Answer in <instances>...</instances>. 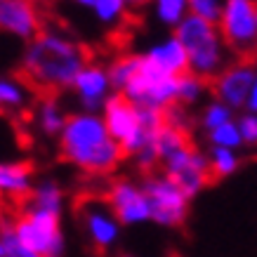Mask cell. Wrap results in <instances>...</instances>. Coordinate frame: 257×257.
Masks as SVG:
<instances>
[{
  "mask_svg": "<svg viewBox=\"0 0 257 257\" xmlns=\"http://www.w3.org/2000/svg\"><path fill=\"white\" fill-rule=\"evenodd\" d=\"M85 64V47L66 33L47 29L26 45L22 69L33 85L43 90H64L73 85Z\"/></svg>",
  "mask_w": 257,
  "mask_h": 257,
  "instance_id": "cell-1",
  "label": "cell"
},
{
  "mask_svg": "<svg viewBox=\"0 0 257 257\" xmlns=\"http://www.w3.org/2000/svg\"><path fill=\"white\" fill-rule=\"evenodd\" d=\"M59 151L71 165L87 175H109L125 158L123 149L109 135L99 113L85 111L66 118L59 135Z\"/></svg>",
  "mask_w": 257,
  "mask_h": 257,
  "instance_id": "cell-2",
  "label": "cell"
},
{
  "mask_svg": "<svg viewBox=\"0 0 257 257\" xmlns=\"http://www.w3.org/2000/svg\"><path fill=\"white\" fill-rule=\"evenodd\" d=\"M172 36L182 43L184 52H187L189 73H194L203 80H212L226 66L229 47H226L217 26L203 22L194 15H187Z\"/></svg>",
  "mask_w": 257,
  "mask_h": 257,
  "instance_id": "cell-3",
  "label": "cell"
},
{
  "mask_svg": "<svg viewBox=\"0 0 257 257\" xmlns=\"http://www.w3.org/2000/svg\"><path fill=\"white\" fill-rule=\"evenodd\" d=\"M140 69L133 76V80L123 87V94L127 101H133L140 109L165 111L175 106V94H177V78L168 76L161 69H156L144 55H140Z\"/></svg>",
  "mask_w": 257,
  "mask_h": 257,
  "instance_id": "cell-4",
  "label": "cell"
},
{
  "mask_svg": "<svg viewBox=\"0 0 257 257\" xmlns=\"http://www.w3.org/2000/svg\"><path fill=\"white\" fill-rule=\"evenodd\" d=\"M17 238L40 257H62L66 248V238L62 231V217L40 210H26L15 219Z\"/></svg>",
  "mask_w": 257,
  "mask_h": 257,
  "instance_id": "cell-5",
  "label": "cell"
},
{
  "mask_svg": "<svg viewBox=\"0 0 257 257\" xmlns=\"http://www.w3.org/2000/svg\"><path fill=\"white\" fill-rule=\"evenodd\" d=\"M217 29L226 47L241 55V59H248V55L257 52V3L226 0Z\"/></svg>",
  "mask_w": 257,
  "mask_h": 257,
  "instance_id": "cell-6",
  "label": "cell"
},
{
  "mask_svg": "<svg viewBox=\"0 0 257 257\" xmlns=\"http://www.w3.org/2000/svg\"><path fill=\"white\" fill-rule=\"evenodd\" d=\"M151 208V222L161 226H179L189 215V198L163 172H149L140 182Z\"/></svg>",
  "mask_w": 257,
  "mask_h": 257,
  "instance_id": "cell-7",
  "label": "cell"
},
{
  "mask_svg": "<svg viewBox=\"0 0 257 257\" xmlns=\"http://www.w3.org/2000/svg\"><path fill=\"white\" fill-rule=\"evenodd\" d=\"M158 165H161V172L182 189V194L187 196L189 201L201 194L212 179L208 156H203L191 142H189L187 147L177 149L168 158H163Z\"/></svg>",
  "mask_w": 257,
  "mask_h": 257,
  "instance_id": "cell-8",
  "label": "cell"
},
{
  "mask_svg": "<svg viewBox=\"0 0 257 257\" xmlns=\"http://www.w3.org/2000/svg\"><path fill=\"white\" fill-rule=\"evenodd\" d=\"M106 205L120 226L151 222V208H149L147 194H144L142 184H137L133 179H113L106 189Z\"/></svg>",
  "mask_w": 257,
  "mask_h": 257,
  "instance_id": "cell-9",
  "label": "cell"
},
{
  "mask_svg": "<svg viewBox=\"0 0 257 257\" xmlns=\"http://www.w3.org/2000/svg\"><path fill=\"white\" fill-rule=\"evenodd\" d=\"M255 71L257 66L250 59H236V62L226 64L224 69L212 78L215 99L226 104L231 111L245 109L250 87H252V80H255Z\"/></svg>",
  "mask_w": 257,
  "mask_h": 257,
  "instance_id": "cell-10",
  "label": "cell"
},
{
  "mask_svg": "<svg viewBox=\"0 0 257 257\" xmlns=\"http://www.w3.org/2000/svg\"><path fill=\"white\" fill-rule=\"evenodd\" d=\"M71 90H73L76 99H78V104L83 106L85 113H99L101 106L113 94V87H111L106 69L99 66V64H90V62L80 69V73L76 76Z\"/></svg>",
  "mask_w": 257,
  "mask_h": 257,
  "instance_id": "cell-11",
  "label": "cell"
},
{
  "mask_svg": "<svg viewBox=\"0 0 257 257\" xmlns=\"http://www.w3.org/2000/svg\"><path fill=\"white\" fill-rule=\"evenodd\" d=\"M0 31L31 43L43 31L38 8L26 0H0Z\"/></svg>",
  "mask_w": 257,
  "mask_h": 257,
  "instance_id": "cell-12",
  "label": "cell"
},
{
  "mask_svg": "<svg viewBox=\"0 0 257 257\" xmlns=\"http://www.w3.org/2000/svg\"><path fill=\"white\" fill-rule=\"evenodd\" d=\"M83 226H85L87 238L92 241L94 248L106 250L118 241L120 236V224L113 217V212L109 210L106 203H85L83 208Z\"/></svg>",
  "mask_w": 257,
  "mask_h": 257,
  "instance_id": "cell-13",
  "label": "cell"
},
{
  "mask_svg": "<svg viewBox=\"0 0 257 257\" xmlns=\"http://www.w3.org/2000/svg\"><path fill=\"white\" fill-rule=\"evenodd\" d=\"M144 57H147L156 69H161L163 73H168V76H175V78H179L182 73L189 71L187 52H184L182 43H179L175 36H168V38L154 43V45L144 52Z\"/></svg>",
  "mask_w": 257,
  "mask_h": 257,
  "instance_id": "cell-14",
  "label": "cell"
},
{
  "mask_svg": "<svg viewBox=\"0 0 257 257\" xmlns=\"http://www.w3.org/2000/svg\"><path fill=\"white\" fill-rule=\"evenodd\" d=\"M33 189V168L29 163H0V196L24 198Z\"/></svg>",
  "mask_w": 257,
  "mask_h": 257,
  "instance_id": "cell-15",
  "label": "cell"
},
{
  "mask_svg": "<svg viewBox=\"0 0 257 257\" xmlns=\"http://www.w3.org/2000/svg\"><path fill=\"white\" fill-rule=\"evenodd\" d=\"M29 208L62 217V210H64L62 184L57 179H40L38 184H33L31 194H29Z\"/></svg>",
  "mask_w": 257,
  "mask_h": 257,
  "instance_id": "cell-16",
  "label": "cell"
},
{
  "mask_svg": "<svg viewBox=\"0 0 257 257\" xmlns=\"http://www.w3.org/2000/svg\"><path fill=\"white\" fill-rule=\"evenodd\" d=\"M66 118L69 116L64 113L62 104L55 97H45L36 109V123H38L40 133L47 135V137H59L64 125H66Z\"/></svg>",
  "mask_w": 257,
  "mask_h": 257,
  "instance_id": "cell-17",
  "label": "cell"
},
{
  "mask_svg": "<svg viewBox=\"0 0 257 257\" xmlns=\"http://www.w3.org/2000/svg\"><path fill=\"white\" fill-rule=\"evenodd\" d=\"M208 94V80L198 78L194 73H182L177 78V94H175V104L177 106H194Z\"/></svg>",
  "mask_w": 257,
  "mask_h": 257,
  "instance_id": "cell-18",
  "label": "cell"
},
{
  "mask_svg": "<svg viewBox=\"0 0 257 257\" xmlns=\"http://www.w3.org/2000/svg\"><path fill=\"white\" fill-rule=\"evenodd\" d=\"M80 8L92 12L94 19L101 24H118L127 12V3L125 0H80Z\"/></svg>",
  "mask_w": 257,
  "mask_h": 257,
  "instance_id": "cell-19",
  "label": "cell"
},
{
  "mask_svg": "<svg viewBox=\"0 0 257 257\" xmlns=\"http://www.w3.org/2000/svg\"><path fill=\"white\" fill-rule=\"evenodd\" d=\"M140 59H142L140 55H123L109 64L106 73H109L113 92H123V87L133 80V76L137 73V69H140Z\"/></svg>",
  "mask_w": 257,
  "mask_h": 257,
  "instance_id": "cell-20",
  "label": "cell"
},
{
  "mask_svg": "<svg viewBox=\"0 0 257 257\" xmlns=\"http://www.w3.org/2000/svg\"><path fill=\"white\" fill-rule=\"evenodd\" d=\"M29 101V90L22 80L3 76L0 78V111H17L24 109Z\"/></svg>",
  "mask_w": 257,
  "mask_h": 257,
  "instance_id": "cell-21",
  "label": "cell"
},
{
  "mask_svg": "<svg viewBox=\"0 0 257 257\" xmlns=\"http://www.w3.org/2000/svg\"><path fill=\"white\" fill-rule=\"evenodd\" d=\"M238 163H241V158L231 149L212 147L210 154H208V165H210L212 177H229V175H234L238 170Z\"/></svg>",
  "mask_w": 257,
  "mask_h": 257,
  "instance_id": "cell-22",
  "label": "cell"
},
{
  "mask_svg": "<svg viewBox=\"0 0 257 257\" xmlns=\"http://www.w3.org/2000/svg\"><path fill=\"white\" fill-rule=\"evenodd\" d=\"M154 12L163 26L177 29L184 22V17L189 15V0H158L154 5Z\"/></svg>",
  "mask_w": 257,
  "mask_h": 257,
  "instance_id": "cell-23",
  "label": "cell"
},
{
  "mask_svg": "<svg viewBox=\"0 0 257 257\" xmlns=\"http://www.w3.org/2000/svg\"><path fill=\"white\" fill-rule=\"evenodd\" d=\"M208 140H210L212 147H217V149H231V151H236L238 147H243L236 118L224 125H219V127H215V130H210V133H208Z\"/></svg>",
  "mask_w": 257,
  "mask_h": 257,
  "instance_id": "cell-24",
  "label": "cell"
},
{
  "mask_svg": "<svg viewBox=\"0 0 257 257\" xmlns=\"http://www.w3.org/2000/svg\"><path fill=\"white\" fill-rule=\"evenodd\" d=\"M229 120H234V111L229 109L226 104H222V101L212 99L208 101L205 106H203V113H201V125L210 133V130H215V127H219V125L229 123Z\"/></svg>",
  "mask_w": 257,
  "mask_h": 257,
  "instance_id": "cell-25",
  "label": "cell"
},
{
  "mask_svg": "<svg viewBox=\"0 0 257 257\" xmlns=\"http://www.w3.org/2000/svg\"><path fill=\"white\" fill-rule=\"evenodd\" d=\"M0 257H40L17 238L12 224L0 226Z\"/></svg>",
  "mask_w": 257,
  "mask_h": 257,
  "instance_id": "cell-26",
  "label": "cell"
},
{
  "mask_svg": "<svg viewBox=\"0 0 257 257\" xmlns=\"http://www.w3.org/2000/svg\"><path fill=\"white\" fill-rule=\"evenodd\" d=\"M222 10H224V3H219V0H189V15L198 17V19L212 24V26L219 24Z\"/></svg>",
  "mask_w": 257,
  "mask_h": 257,
  "instance_id": "cell-27",
  "label": "cell"
},
{
  "mask_svg": "<svg viewBox=\"0 0 257 257\" xmlns=\"http://www.w3.org/2000/svg\"><path fill=\"white\" fill-rule=\"evenodd\" d=\"M238 133H241L243 147H257V113H241L236 118Z\"/></svg>",
  "mask_w": 257,
  "mask_h": 257,
  "instance_id": "cell-28",
  "label": "cell"
},
{
  "mask_svg": "<svg viewBox=\"0 0 257 257\" xmlns=\"http://www.w3.org/2000/svg\"><path fill=\"white\" fill-rule=\"evenodd\" d=\"M245 111H248V113H257V71H255V80H252V87H250L248 101H245Z\"/></svg>",
  "mask_w": 257,
  "mask_h": 257,
  "instance_id": "cell-29",
  "label": "cell"
},
{
  "mask_svg": "<svg viewBox=\"0 0 257 257\" xmlns=\"http://www.w3.org/2000/svg\"><path fill=\"white\" fill-rule=\"evenodd\" d=\"M120 257H133V255H120Z\"/></svg>",
  "mask_w": 257,
  "mask_h": 257,
  "instance_id": "cell-30",
  "label": "cell"
}]
</instances>
